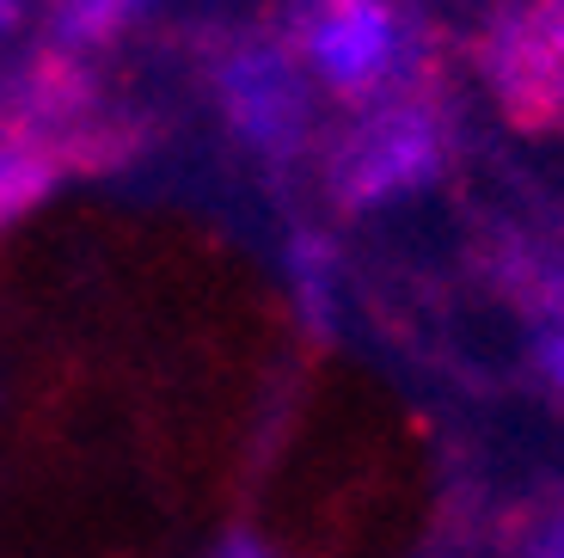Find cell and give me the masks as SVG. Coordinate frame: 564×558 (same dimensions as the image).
<instances>
[{
    "instance_id": "cell-4",
    "label": "cell",
    "mask_w": 564,
    "mask_h": 558,
    "mask_svg": "<svg viewBox=\"0 0 564 558\" xmlns=\"http://www.w3.org/2000/svg\"><path fill=\"white\" fill-rule=\"evenodd\" d=\"M221 98L240 136L264 154H295L307 136V86L276 43H246L221 62Z\"/></svg>"
},
{
    "instance_id": "cell-6",
    "label": "cell",
    "mask_w": 564,
    "mask_h": 558,
    "mask_svg": "<svg viewBox=\"0 0 564 558\" xmlns=\"http://www.w3.org/2000/svg\"><path fill=\"white\" fill-rule=\"evenodd\" d=\"M141 7H154V0H68L56 25H62V37H68V43H86V37L117 31L123 19H135Z\"/></svg>"
},
{
    "instance_id": "cell-9",
    "label": "cell",
    "mask_w": 564,
    "mask_h": 558,
    "mask_svg": "<svg viewBox=\"0 0 564 558\" xmlns=\"http://www.w3.org/2000/svg\"><path fill=\"white\" fill-rule=\"evenodd\" d=\"M534 558H564V509L552 516V528L540 534V552H534Z\"/></svg>"
},
{
    "instance_id": "cell-7",
    "label": "cell",
    "mask_w": 564,
    "mask_h": 558,
    "mask_svg": "<svg viewBox=\"0 0 564 558\" xmlns=\"http://www.w3.org/2000/svg\"><path fill=\"white\" fill-rule=\"evenodd\" d=\"M295 282L301 294H307V313L313 320H332V251L319 246V239H301L295 246Z\"/></svg>"
},
{
    "instance_id": "cell-11",
    "label": "cell",
    "mask_w": 564,
    "mask_h": 558,
    "mask_svg": "<svg viewBox=\"0 0 564 558\" xmlns=\"http://www.w3.org/2000/svg\"><path fill=\"white\" fill-rule=\"evenodd\" d=\"M7 19H13V0H0V25H7Z\"/></svg>"
},
{
    "instance_id": "cell-12",
    "label": "cell",
    "mask_w": 564,
    "mask_h": 558,
    "mask_svg": "<svg viewBox=\"0 0 564 558\" xmlns=\"http://www.w3.org/2000/svg\"><path fill=\"white\" fill-rule=\"evenodd\" d=\"M558 7H564V0H558Z\"/></svg>"
},
{
    "instance_id": "cell-1",
    "label": "cell",
    "mask_w": 564,
    "mask_h": 558,
    "mask_svg": "<svg viewBox=\"0 0 564 558\" xmlns=\"http://www.w3.org/2000/svg\"><path fill=\"white\" fill-rule=\"evenodd\" d=\"M442 172V124L417 98H393L344 136L338 148V196L350 210H381L417 196Z\"/></svg>"
},
{
    "instance_id": "cell-10",
    "label": "cell",
    "mask_w": 564,
    "mask_h": 558,
    "mask_svg": "<svg viewBox=\"0 0 564 558\" xmlns=\"http://www.w3.org/2000/svg\"><path fill=\"white\" fill-rule=\"evenodd\" d=\"M215 558H264V552H258V540H246V534H234V540H227Z\"/></svg>"
},
{
    "instance_id": "cell-5",
    "label": "cell",
    "mask_w": 564,
    "mask_h": 558,
    "mask_svg": "<svg viewBox=\"0 0 564 558\" xmlns=\"http://www.w3.org/2000/svg\"><path fill=\"white\" fill-rule=\"evenodd\" d=\"M50 191V160H37L25 141L0 136V222H13L19 210H31Z\"/></svg>"
},
{
    "instance_id": "cell-3",
    "label": "cell",
    "mask_w": 564,
    "mask_h": 558,
    "mask_svg": "<svg viewBox=\"0 0 564 558\" xmlns=\"http://www.w3.org/2000/svg\"><path fill=\"white\" fill-rule=\"evenodd\" d=\"M307 56L338 93H375L387 81H405L411 43L387 0H319L307 25Z\"/></svg>"
},
{
    "instance_id": "cell-2",
    "label": "cell",
    "mask_w": 564,
    "mask_h": 558,
    "mask_svg": "<svg viewBox=\"0 0 564 558\" xmlns=\"http://www.w3.org/2000/svg\"><path fill=\"white\" fill-rule=\"evenodd\" d=\"M485 74H491L497 98L522 124H546L564 111V7L558 0H534L516 7L491 25L485 37Z\"/></svg>"
},
{
    "instance_id": "cell-8",
    "label": "cell",
    "mask_w": 564,
    "mask_h": 558,
    "mask_svg": "<svg viewBox=\"0 0 564 558\" xmlns=\"http://www.w3.org/2000/svg\"><path fill=\"white\" fill-rule=\"evenodd\" d=\"M540 368H546V375H552V387L564 393V325H558V332H546V337H540Z\"/></svg>"
}]
</instances>
